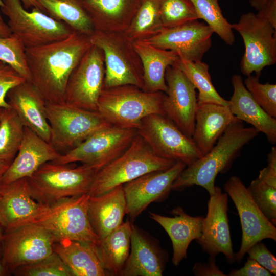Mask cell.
<instances>
[{"mask_svg": "<svg viewBox=\"0 0 276 276\" xmlns=\"http://www.w3.org/2000/svg\"><path fill=\"white\" fill-rule=\"evenodd\" d=\"M259 77L249 75L243 83L257 104L269 116L276 118V84L261 83Z\"/></svg>", "mask_w": 276, "mask_h": 276, "instance_id": "cell-41", "label": "cell"}, {"mask_svg": "<svg viewBox=\"0 0 276 276\" xmlns=\"http://www.w3.org/2000/svg\"><path fill=\"white\" fill-rule=\"evenodd\" d=\"M45 109L51 128L50 143L56 149L70 150L94 132L111 125L98 111L65 102L46 103Z\"/></svg>", "mask_w": 276, "mask_h": 276, "instance_id": "cell-8", "label": "cell"}, {"mask_svg": "<svg viewBox=\"0 0 276 276\" xmlns=\"http://www.w3.org/2000/svg\"><path fill=\"white\" fill-rule=\"evenodd\" d=\"M89 38L104 54V87L132 85L143 88L142 63L133 42L124 32L95 30Z\"/></svg>", "mask_w": 276, "mask_h": 276, "instance_id": "cell-6", "label": "cell"}, {"mask_svg": "<svg viewBox=\"0 0 276 276\" xmlns=\"http://www.w3.org/2000/svg\"><path fill=\"white\" fill-rule=\"evenodd\" d=\"M132 225L129 221L123 222L97 245L107 274L120 275L130 253Z\"/></svg>", "mask_w": 276, "mask_h": 276, "instance_id": "cell-31", "label": "cell"}, {"mask_svg": "<svg viewBox=\"0 0 276 276\" xmlns=\"http://www.w3.org/2000/svg\"><path fill=\"white\" fill-rule=\"evenodd\" d=\"M24 7L26 9L35 8L44 12V11L36 0H20Z\"/></svg>", "mask_w": 276, "mask_h": 276, "instance_id": "cell-48", "label": "cell"}, {"mask_svg": "<svg viewBox=\"0 0 276 276\" xmlns=\"http://www.w3.org/2000/svg\"><path fill=\"white\" fill-rule=\"evenodd\" d=\"M233 94L228 107L237 118L251 125L259 133H264L271 144L276 143V118L267 113L255 101L244 86L242 77L232 78Z\"/></svg>", "mask_w": 276, "mask_h": 276, "instance_id": "cell-27", "label": "cell"}, {"mask_svg": "<svg viewBox=\"0 0 276 276\" xmlns=\"http://www.w3.org/2000/svg\"><path fill=\"white\" fill-rule=\"evenodd\" d=\"M9 166V164L0 160V186L3 177Z\"/></svg>", "mask_w": 276, "mask_h": 276, "instance_id": "cell-51", "label": "cell"}, {"mask_svg": "<svg viewBox=\"0 0 276 276\" xmlns=\"http://www.w3.org/2000/svg\"><path fill=\"white\" fill-rule=\"evenodd\" d=\"M2 12L8 18L11 34L26 48H33L63 39L73 30L66 24L58 21L39 9L28 11L20 0H2Z\"/></svg>", "mask_w": 276, "mask_h": 276, "instance_id": "cell-9", "label": "cell"}, {"mask_svg": "<svg viewBox=\"0 0 276 276\" xmlns=\"http://www.w3.org/2000/svg\"><path fill=\"white\" fill-rule=\"evenodd\" d=\"M44 12L68 26L73 31L90 36L95 29L82 0H36Z\"/></svg>", "mask_w": 276, "mask_h": 276, "instance_id": "cell-32", "label": "cell"}, {"mask_svg": "<svg viewBox=\"0 0 276 276\" xmlns=\"http://www.w3.org/2000/svg\"><path fill=\"white\" fill-rule=\"evenodd\" d=\"M24 135L18 152L5 172L1 186L23 178H29L43 164L54 162L60 156L55 148L30 128H24Z\"/></svg>", "mask_w": 276, "mask_h": 276, "instance_id": "cell-21", "label": "cell"}, {"mask_svg": "<svg viewBox=\"0 0 276 276\" xmlns=\"http://www.w3.org/2000/svg\"><path fill=\"white\" fill-rule=\"evenodd\" d=\"M87 214L91 226L100 241L123 223L126 204L123 185L103 194L89 196Z\"/></svg>", "mask_w": 276, "mask_h": 276, "instance_id": "cell-23", "label": "cell"}, {"mask_svg": "<svg viewBox=\"0 0 276 276\" xmlns=\"http://www.w3.org/2000/svg\"><path fill=\"white\" fill-rule=\"evenodd\" d=\"M143 67V87L148 92L166 93L165 73L169 66L175 64L179 57L172 51L162 49L144 41L133 42Z\"/></svg>", "mask_w": 276, "mask_h": 276, "instance_id": "cell-30", "label": "cell"}, {"mask_svg": "<svg viewBox=\"0 0 276 276\" xmlns=\"http://www.w3.org/2000/svg\"><path fill=\"white\" fill-rule=\"evenodd\" d=\"M11 274L5 266L3 261L0 259V276L7 275Z\"/></svg>", "mask_w": 276, "mask_h": 276, "instance_id": "cell-53", "label": "cell"}, {"mask_svg": "<svg viewBox=\"0 0 276 276\" xmlns=\"http://www.w3.org/2000/svg\"><path fill=\"white\" fill-rule=\"evenodd\" d=\"M19 73L9 64L0 61V108H10L7 94L14 86L26 81Z\"/></svg>", "mask_w": 276, "mask_h": 276, "instance_id": "cell-42", "label": "cell"}, {"mask_svg": "<svg viewBox=\"0 0 276 276\" xmlns=\"http://www.w3.org/2000/svg\"><path fill=\"white\" fill-rule=\"evenodd\" d=\"M256 15L268 22L276 29V0H269L258 10V13Z\"/></svg>", "mask_w": 276, "mask_h": 276, "instance_id": "cell-47", "label": "cell"}, {"mask_svg": "<svg viewBox=\"0 0 276 276\" xmlns=\"http://www.w3.org/2000/svg\"><path fill=\"white\" fill-rule=\"evenodd\" d=\"M224 190L234 203L240 220L241 243L235 253L236 262L240 263L249 248L257 242L265 239L276 241V227L257 206L239 177H230Z\"/></svg>", "mask_w": 276, "mask_h": 276, "instance_id": "cell-14", "label": "cell"}, {"mask_svg": "<svg viewBox=\"0 0 276 276\" xmlns=\"http://www.w3.org/2000/svg\"><path fill=\"white\" fill-rule=\"evenodd\" d=\"M259 133L253 127H245L240 120L232 123L206 154L186 166L173 182L172 190L182 191L197 185L210 196L213 195L217 175L227 172L243 147Z\"/></svg>", "mask_w": 276, "mask_h": 276, "instance_id": "cell-2", "label": "cell"}, {"mask_svg": "<svg viewBox=\"0 0 276 276\" xmlns=\"http://www.w3.org/2000/svg\"><path fill=\"white\" fill-rule=\"evenodd\" d=\"M163 28L159 0H141L128 27L124 32L133 42L144 41L156 35Z\"/></svg>", "mask_w": 276, "mask_h": 276, "instance_id": "cell-34", "label": "cell"}, {"mask_svg": "<svg viewBox=\"0 0 276 276\" xmlns=\"http://www.w3.org/2000/svg\"><path fill=\"white\" fill-rule=\"evenodd\" d=\"M25 126L11 108H3L0 116V160L9 165L16 155L24 135Z\"/></svg>", "mask_w": 276, "mask_h": 276, "instance_id": "cell-35", "label": "cell"}, {"mask_svg": "<svg viewBox=\"0 0 276 276\" xmlns=\"http://www.w3.org/2000/svg\"><path fill=\"white\" fill-rule=\"evenodd\" d=\"M11 34V32L7 24L4 20H0V36L8 37Z\"/></svg>", "mask_w": 276, "mask_h": 276, "instance_id": "cell-49", "label": "cell"}, {"mask_svg": "<svg viewBox=\"0 0 276 276\" xmlns=\"http://www.w3.org/2000/svg\"><path fill=\"white\" fill-rule=\"evenodd\" d=\"M206 263L196 262L193 268V274L196 276H226L216 263V256H209Z\"/></svg>", "mask_w": 276, "mask_h": 276, "instance_id": "cell-45", "label": "cell"}, {"mask_svg": "<svg viewBox=\"0 0 276 276\" xmlns=\"http://www.w3.org/2000/svg\"><path fill=\"white\" fill-rule=\"evenodd\" d=\"M165 93L148 92L136 86L104 87L97 111L111 125L137 129L142 121L152 114L165 116Z\"/></svg>", "mask_w": 276, "mask_h": 276, "instance_id": "cell-3", "label": "cell"}, {"mask_svg": "<svg viewBox=\"0 0 276 276\" xmlns=\"http://www.w3.org/2000/svg\"><path fill=\"white\" fill-rule=\"evenodd\" d=\"M26 48L15 35L0 36V61L13 67L26 81L31 82V75L26 57Z\"/></svg>", "mask_w": 276, "mask_h": 276, "instance_id": "cell-38", "label": "cell"}, {"mask_svg": "<svg viewBox=\"0 0 276 276\" xmlns=\"http://www.w3.org/2000/svg\"><path fill=\"white\" fill-rule=\"evenodd\" d=\"M246 254L271 274L276 275V258L261 241L251 246Z\"/></svg>", "mask_w": 276, "mask_h": 276, "instance_id": "cell-43", "label": "cell"}, {"mask_svg": "<svg viewBox=\"0 0 276 276\" xmlns=\"http://www.w3.org/2000/svg\"><path fill=\"white\" fill-rule=\"evenodd\" d=\"M105 72L103 52L92 44L68 78L65 102L81 109L97 111L98 100L104 88Z\"/></svg>", "mask_w": 276, "mask_h": 276, "instance_id": "cell-13", "label": "cell"}, {"mask_svg": "<svg viewBox=\"0 0 276 276\" xmlns=\"http://www.w3.org/2000/svg\"><path fill=\"white\" fill-rule=\"evenodd\" d=\"M232 27L240 34L244 44L241 72L246 76L254 72L259 77L265 67L276 62V29L252 12L243 14Z\"/></svg>", "mask_w": 276, "mask_h": 276, "instance_id": "cell-12", "label": "cell"}, {"mask_svg": "<svg viewBox=\"0 0 276 276\" xmlns=\"http://www.w3.org/2000/svg\"><path fill=\"white\" fill-rule=\"evenodd\" d=\"M97 171L87 164L73 168L47 162L27 179L32 198L49 205L66 198L88 194Z\"/></svg>", "mask_w": 276, "mask_h": 276, "instance_id": "cell-5", "label": "cell"}, {"mask_svg": "<svg viewBox=\"0 0 276 276\" xmlns=\"http://www.w3.org/2000/svg\"><path fill=\"white\" fill-rule=\"evenodd\" d=\"M176 65L198 90V104L228 105V101L222 98L213 85L208 64L202 61H192L179 57Z\"/></svg>", "mask_w": 276, "mask_h": 276, "instance_id": "cell-33", "label": "cell"}, {"mask_svg": "<svg viewBox=\"0 0 276 276\" xmlns=\"http://www.w3.org/2000/svg\"><path fill=\"white\" fill-rule=\"evenodd\" d=\"M213 33L205 22L195 20L172 28H164L144 42L173 51L179 58L198 61L211 47Z\"/></svg>", "mask_w": 276, "mask_h": 276, "instance_id": "cell-18", "label": "cell"}, {"mask_svg": "<svg viewBox=\"0 0 276 276\" xmlns=\"http://www.w3.org/2000/svg\"><path fill=\"white\" fill-rule=\"evenodd\" d=\"M228 276H271L272 274L255 260L249 257L244 266L239 269H233Z\"/></svg>", "mask_w": 276, "mask_h": 276, "instance_id": "cell-44", "label": "cell"}, {"mask_svg": "<svg viewBox=\"0 0 276 276\" xmlns=\"http://www.w3.org/2000/svg\"><path fill=\"white\" fill-rule=\"evenodd\" d=\"M175 162L157 156L137 134L122 154L97 171L88 194H103L146 173L165 170Z\"/></svg>", "mask_w": 276, "mask_h": 276, "instance_id": "cell-4", "label": "cell"}, {"mask_svg": "<svg viewBox=\"0 0 276 276\" xmlns=\"http://www.w3.org/2000/svg\"><path fill=\"white\" fill-rule=\"evenodd\" d=\"M95 30L124 32L141 0H82Z\"/></svg>", "mask_w": 276, "mask_h": 276, "instance_id": "cell-28", "label": "cell"}, {"mask_svg": "<svg viewBox=\"0 0 276 276\" xmlns=\"http://www.w3.org/2000/svg\"><path fill=\"white\" fill-rule=\"evenodd\" d=\"M269 0H249L250 6L257 11L263 7Z\"/></svg>", "mask_w": 276, "mask_h": 276, "instance_id": "cell-50", "label": "cell"}, {"mask_svg": "<svg viewBox=\"0 0 276 276\" xmlns=\"http://www.w3.org/2000/svg\"><path fill=\"white\" fill-rule=\"evenodd\" d=\"M0 223L5 233L33 223L43 204L32 197L27 178L1 186Z\"/></svg>", "mask_w": 276, "mask_h": 276, "instance_id": "cell-20", "label": "cell"}, {"mask_svg": "<svg viewBox=\"0 0 276 276\" xmlns=\"http://www.w3.org/2000/svg\"><path fill=\"white\" fill-rule=\"evenodd\" d=\"M171 213L173 217L150 212V217L158 223L169 235L173 247L172 261L177 266L187 258L191 242L201 237L204 217L190 216L180 206L173 209Z\"/></svg>", "mask_w": 276, "mask_h": 276, "instance_id": "cell-24", "label": "cell"}, {"mask_svg": "<svg viewBox=\"0 0 276 276\" xmlns=\"http://www.w3.org/2000/svg\"><path fill=\"white\" fill-rule=\"evenodd\" d=\"M186 167L177 161L165 170L146 173L123 185L126 214L133 220L150 203L166 198L173 182Z\"/></svg>", "mask_w": 276, "mask_h": 276, "instance_id": "cell-19", "label": "cell"}, {"mask_svg": "<svg viewBox=\"0 0 276 276\" xmlns=\"http://www.w3.org/2000/svg\"><path fill=\"white\" fill-rule=\"evenodd\" d=\"M137 133L162 158L181 162L188 166L202 156L192 138L164 115L152 114L145 117Z\"/></svg>", "mask_w": 276, "mask_h": 276, "instance_id": "cell-10", "label": "cell"}, {"mask_svg": "<svg viewBox=\"0 0 276 276\" xmlns=\"http://www.w3.org/2000/svg\"><path fill=\"white\" fill-rule=\"evenodd\" d=\"M54 239L41 225L30 223L4 233L2 258L10 273L17 268L39 261L53 252Z\"/></svg>", "mask_w": 276, "mask_h": 276, "instance_id": "cell-15", "label": "cell"}, {"mask_svg": "<svg viewBox=\"0 0 276 276\" xmlns=\"http://www.w3.org/2000/svg\"><path fill=\"white\" fill-rule=\"evenodd\" d=\"M251 198L267 218L276 225V187L257 177L247 187Z\"/></svg>", "mask_w": 276, "mask_h": 276, "instance_id": "cell-40", "label": "cell"}, {"mask_svg": "<svg viewBox=\"0 0 276 276\" xmlns=\"http://www.w3.org/2000/svg\"><path fill=\"white\" fill-rule=\"evenodd\" d=\"M228 195L218 186L210 196L207 213L203 218L201 237L196 241L209 256L222 254L229 263L236 262L232 242L228 212Z\"/></svg>", "mask_w": 276, "mask_h": 276, "instance_id": "cell-17", "label": "cell"}, {"mask_svg": "<svg viewBox=\"0 0 276 276\" xmlns=\"http://www.w3.org/2000/svg\"><path fill=\"white\" fill-rule=\"evenodd\" d=\"M88 194L66 198L43 205L33 223L38 224L52 235L54 242L68 239L99 245L100 239L90 224Z\"/></svg>", "mask_w": 276, "mask_h": 276, "instance_id": "cell-7", "label": "cell"}, {"mask_svg": "<svg viewBox=\"0 0 276 276\" xmlns=\"http://www.w3.org/2000/svg\"><path fill=\"white\" fill-rule=\"evenodd\" d=\"M159 11L164 28H172L198 19L190 0H159Z\"/></svg>", "mask_w": 276, "mask_h": 276, "instance_id": "cell-37", "label": "cell"}, {"mask_svg": "<svg viewBox=\"0 0 276 276\" xmlns=\"http://www.w3.org/2000/svg\"><path fill=\"white\" fill-rule=\"evenodd\" d=\"M12 273L18 276H73L68 268L54 251L39 261L17 268Z\"/></svg>", "mask_w": 276, "mask_h": 276, "instance_id": "cell-39", "label": "cell"}, {"mask_svg": "<svg viewBox=\"0 0 276 276\" xmlns=\"http://www.w3.org/2000/svg\"><path fill=\"white\" fill-rule=\"evenodd\" d=\"M7 101L24 126L50 143L51 128L46 113V102L31 82L26 81L10 89Z\"/></svg>", "mask_w": 276, "mask_h": 276, "instance_id": "cell-22", "label": "cell"}, {"mask_svg": "<svg viewBox=\"0 0 276 276\" xmlns=\"http://www.w3.org/2000/svg\"><path fill=\"white\" fill-rule=\"evenodd\" d=\"M1 196H2V193H1V190L0 189V200H1Z\"/></svg>", "mask_w": 276, "mask_h": 276, "instance_id": "cell-56", "label": "cell"}, {"mask_svg": "<svg viewBox=\"0 0 276 276\" xmlns=\"http://www.w3.org/2000/svg\"><path fill=\"white\" fill-rule=\"evenodd\" d=\"M238 120L228 106L198 104L192 139L202 156L214 147L227 128Z\"/></svg>", "mask_w": 276, "mask_h": 276, "instance_id": "cell-25", "label": "cell"}, {"mask_svg": "<svg viewBox=\"0 0 276 276\" xmlns=\"http://www.w3.org/2000/svg\"><path fill=\"white\" fill-rule=\"evenodd\" d=\"M137 134L135 129L110 125L94 132L53 163L68 164L80 162L98 171L122 154Z\"/></svg>", "mask_w": 276, "mask_h": 276, "instance_id": "cell-11", "label": "cell"}, {"mask_svg": "<svg viewBox=\"0 0 276 276\" xmlns=\"http://www.w3.org/2000/svg\"><path fill=\"white\" fill-rule=\"evenodd\" d=\"M198 19H203L213 33L227 45H233L235 36L232 24L223 16L218 0H190Z\"/></svg>", "mask_w": 276, "mask_h": 276, "instance_id": "cell-36", "label": "cell"}, {"mask_svg": "<svg viewBox=\"0 0 276 276\" xmlns=\"http://www.w3.org/2000/svg\"><path fill=\"white\" fill-rule=\"evenodd\" d=\"M91 45L89 36L73 31L63 39L26 49L31 82L47 103L65 102L68 78Z\"/></svg>", "mask_w": 276, "mask_h": 276, "instance_id": "cell-1", "label": "cell"}, {"mask_svg": "<svg viewBox=\"0 0 276 276\" xmlns=\"http://www.w3.org/2000/svg\"><path fill=\"white\" fill-rule=\"evenodd\" d=\"M131 251L120 275L161 276L167 261V253L132 225Z\"/></svg>", "mask_w": 276, "mask_h": 276, "instance_id": "cell-26", "label": "cell"}, {"mask_svg": "<svg viewBox=\"0 0 276 276\" xmlns=\"http://www.w3.org/2000/svg\"><path fill=\"white\" fill-rule=\"evenodd\" d=\"M165 81L167 89L163 101L165 116L192 138L198 105L196 88L176 63L167 68Z\"/></svg>", "mask_w": 276, "mask_h": 276, "instance_id": "cell-16", "label": "cell"}, {"mask_svg": "<svg viewBox=\"0 0 276 276\" xmlns=\"http://www.w3.org/2000/svg\"><path fill=\"white\" fill-rule=\"evenodd\" d=\"M3 5H4V4H3V1L0 0V10H1V7L3 6ZM0 20L1 21L3 20L2 18L1 15V12H0Z\"/></svg>", "mask_w": 276, "mask_h": 276, "instance_id": "cell-54", "label": "cell"}, {"mask_svg": "<svg viewBox=\"0 0 276 276\" xmlns=\"http://www.w3.org/2000/svg\"><path fill=\"white\" fill-rule=\"evenodd\" d=\"M267 167L260 171L258 178L276 187V147H273L267 154Z\"/></svg>", "mask_w": 276, "mask_h": 276, "instance_id": "cell-46", "label": "cell"}, {"mask_svg": "<svg viewBox=\"0 0 276 276\" xmlns=\"http://www.w3.org/2000/svg\"><path fill=\"white\" fill-rule=\"evenodd\" d=\"M53 250L68 268L73 276L107 275L97 245L64 239L54 242Z\"/></svg>", "mask_w": 276, "mask_h": 276, "instance_id": "cell-29", "label": "cell"}, {"mask_svg": "<svg viewBox=\"0 0 276 276\" xmlns=\"http://www.w3.org/2000/svg\"><path fill=\"white\" fill-rule=\"evenodd\" d=\"M5 229L0 223V259H2L4 248V235Z\"/></svg>", "mask_w": 276, "mask_h": 276, "instance_id": "cell-52", "label": "cell"}, {"mask_svg": "<svg viewBox=\"0 0 276 276\" xmlns=\"http://www.w3.org/2000/svg\"><path fill=\"white\" fill-rule=\"evenodd\" d=\"M3 109V108H0V116H1V112L2 111Z\"/></svg>", "mask_w": 276, "mask_h": 276, "instance_id": "cell-55", "label": "cell"}]
</instances>
